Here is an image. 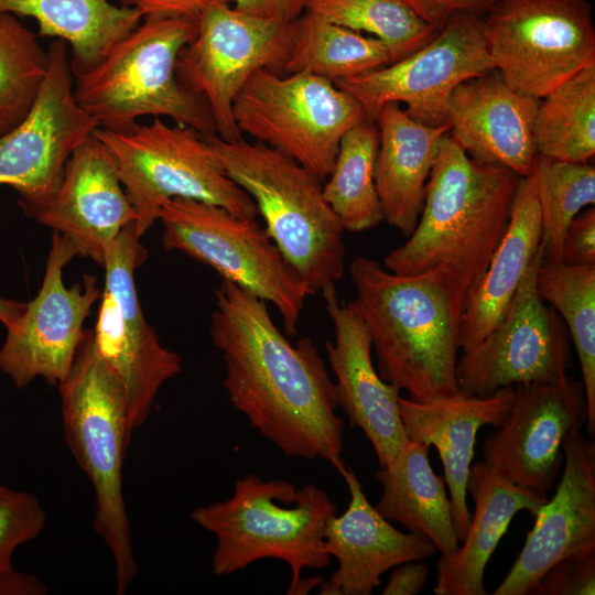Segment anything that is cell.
I'll use <instances>...</instances> for the list:
<instances>
[{
    "mask_svg": "<svg viewBox=\"0 0 595 595\" xmlns=\"http://www.w3.org/2000/svg\"><path fill=\"white\" fill-rule=\"evenodd\" d=\"M209 335L221 353L229 402L252 429L289 457L344 466L335 383L309 336L292 344L268 303L228 280L215 290Z\"/></svg>",
    "mask_w": 595,
    "mask_h": 595,
    "instance_id": "obj_1",
    "label": "cell"
},
{
    "mask_svg": "<svg viewBox=\"0 0 595 595\" xmlns=\"http://www.w3.org/2000/svg\"><path fill=\"white\" fill-rule=\"evenodd\" d=\"M520 178L508 167L473 159L446 133L418 223L382 266L402 275L439 273L463 310L506 231Z\"/></svg>",
    "mask_w": 595,
    "mask_h": 595,
    "instance_id": "obj_2",
    "label": "cell"
},
{
    "mask_svg": "<svg viewBox=\"0 0 595 595\" xmlns=\"http://www.w3.org/2000/svg\"><path fill=\"white\" fill-rule=\"evenodd\" d=\"M349 274L379 376L416 402L456 394L462 306L444 279L397 274L365 256L353 259Z\"/></svg>",
    "mask_w": 595,
    "mask_h": 595,
    "instance_id": "obj_3",
    "label": "cell"
},
{
    "mask_svg": "<svg viewBox=\"0 0 595 595\" xmlns=\"http://www.w3.org/2000/svg\"><path fill=\"white\" fill-rule=\"evenodd\" d=\"M203 137L251 197L269 236L311 294L336 288L345 273V230L324 198V181L263 143Z\"/></svg>",
    "mask_w": 595,
    "mask_h": 595,
    "instance_id": "obj_4",
    "label": "cell"
},
{
    "mask_svg": "<svg viewBox=\"0 0 595 595\" xmlns=\"http://www.w3.org/2000/svg\"><path fill=\"white\" fill-rule=\"evenodd\" d=\"M336 504L315 485L298 488L284 479L239 478L231 497L195 508L191 518L212 532L217 544L212 570L231 575L262 559H277L291 569L288 594H293L303 569H324L331 556L324 531Z\"/></svg>",
    "mask_w": 595,
    "mask_h": 595,
    "instance_id": "obj_5",
    "label": "cell"
},
{
    "mask_svg": "<svg viewBox=\"0 0 595 595\" xmlns=\"http://www.w3.org/2000/svg\"><path fill=\"white\" fill-rule=\"evenodd\" d=\"M197 32L195 20L147 17L94 67L74 75V95L99 128L128 132L143 116L215 133L206 104L176 77L181 50Z\"/></svg>",
    "mask_w": 595,
    "mask_h": 595,
    "instance_id": "obj_6",
    "label": "cell"
},
{
    "mask_svg": "<svg viewBox=\"0 0 595 595\" xmlns=\"http://www.w3.org/2000/svg\"><path fill=\"white\" fill-rule=\"evenodd\" d=\"M57 387L65 440L94 487V529L112 556L116 592L122 595L138 575L122 493V467L132 431L122 386L98 355L90 331L71 374Z\"/></svg>",
    "mask_w": 595,
    "mask_h": 595,
    "instance_id": "obj_7",
    "label": "cell"
},
{
    "mask_svg": "<svg viewBox=\"0 0 595 595\" xmlns=\"http://www.w3.org/2000/svg\"><path fill=\"white\" fill-rule=\"evenodd\" d=\"M94 136L115 163L137 214L134 229L139 237L172 198L217 205L240 217L258 215L251 197L228 176L215 150L193 128L154 118L128 132L97 128Z\"/></svg>",
    "mask_w": 595,
    "mask_h": 595,
    "instance_id": "obj_8",
    "label": "cell"
},
{
    "mask_svg": "<svg viewBox=\"0 0 595 595\" xmlns=\"http://www.w3.org/2000/svg\"><path fill=\"white\" fill-rule=\"evenodd\" d=\"M166 250L181 251L214 269L280 313L286 335L294 336L305 300L312 295L256 218L187 198L165 202L158 215Z\"/></svg>",
    "mask_w": 595,
    "mask_h": 595,
    "instance_id": "obj_9",
    "label": "cell"
},
{
    "mask_svg": "<svg viewBox=\"0 0 595 595\" xmlns=\"http://www.w3.org/2000/svg\"><path fill=\"white\" fill-rule=\"evenodd\" d=\"M240 134L289 156L325 181L343 136L366 119L360 104L333 82L261 68L232 106Z\"/></svg>",
    "mask_w": 595,
    "mask_h": 595,
    "instance_id": "obj_10",
    "label": "cell"
},
{
    "mask_svg": "<svg viewBox=\"0 0 595 595\" xmlns=\"http://www.w3.org/2000/svg\"><path fill=\"white\" fill-rule=\"evenodd\" d=\"M483 24L495 69L509 87L534 99L595 64L587 0H498Z\"/></svg>",
    "mask_w": 595,
    "mask_h": 595,
    "instance_id": "obj_11",
    "label": "cell"
},
{
    "mask_svg": "<svg viewBox=\"0 0 595 595\" xmlns=\"http://www.w3.org/2000/svg\"><path fill=\"white\" fill-rule=\"evenodd\" d=\"M134 224L108 246L105 284L93 344L122 386L133 432L148 419L162 386L182 370L183 359L163 346L147 322L134 283V270L147 257Z\"/></svg>",
    "mask_w": 595,
    "mask_h": 595,
    "instance_id": "obj_12",
    "label": "cell"
},
{
    "mask_svg": "<svg viewBox=\"0 0 595 595\" xmlns=\"http://www.w3.org/2000/svg\"><path fill=\"white\" fill-rule=\"evenodd\" d=\"M196 22V35L177 56L176 77L206 104L215 133L235 141L241 134L232 117L234 101L257 71L282 68L294 22L253 17L230 3L207 8Z\"/></svg>",
    "mask_w": 595,
    "mask_h": 595,
    "instance_id": "obj_13",
    "label": "cell"
},
{
    "mask_svg": "<svg viewBox=\"0 0 595 595\" xmlns=\"http://www.w3.org/2000/svg\"><path fill=\"white\" fill-rule=\"evenodd\" d=\"M47 56L32 106L0 137V185L18 192L21 208L31 217L57 188L74 151L100 127L75 98L67 43L54 39Z\"/></svg>",
    "mask_w": 595,
    "mask_h": 595,
    "instance_id": "obj_14",
    "label": "cell"
},
{
    "mask_svg": "<svg viewBox=\"0 0 595 595\" xmlns=\"http://www.w3.org/2000/svg\"><path fill=\"white\" fill-rule=\"evenodd\" d=\"M493 69L483 18L459 12L410 55L334 84L360 104L369 121H375L383 105L402 102L412 119L429 127H443L448 126L447 107L453 90L464 80Z\"/></svg>",
    "mask_w": 595,
    "mask_h": 595,
    "instance_id": "obj_15",
    "label": "cell"
},
{
    "mask_svg": "<svg viewBox=\"0 0 595 595\" xmlns=\"http://www.w3.org/2000/svg\"><path fill=\"white\" fill-rule=\"evenodd\" d=\"M542 260L541 246L500 322L457 358L459 392L484 397L518 383L555 381L567 375L572 365L567 329L537 290Z\"/></svg>",
    "mask_w": 595,
    "mask_h": 595,
    "instance_id": "obj_16",
    "label": "cell"
},
{
    "mask_svg": "<svg viewBox=\"0 0 595 595\" xmlns=\"http://www.w3.org/2000/svg\"><path fill=\"white\" fill-rule=\"evenodd\" d=\"M77 256L73 245L53 234L42 285L9 327L0 348V370L23 389L36 378L58 386L71 374L86 337L84 322L101 290L94 275L67 288L64 267Z\"/></svg>",
    "mask_w": 595,
    "mask_h": 595,
    "instance_id": "obj_17",
    "label": "cell"
},
{
    "mask_svg": "<svg viewBox=\"0 0 595 595\" xmlns=\"http://www.w3.org/2000/svg\"><path fill=\"white\" fill-rule=\"evenodd\" d=\"M586 418L583 383L569 375L515 385L505 420L484 442L483 462L516 486L547 496L563 466L566 435Z\"/></svg>",
    "mask_w": 595,
    "mask_h": 595,
    "instance_id": "obj_18",
    "label": "cell"
},
{
    "mask_svg": "<svg viewBox=\"0 0 595 595\" xmlns=\"http://www.w3.org/2000/svg\"><path fill=\"white\" fill-rule=\"evenodd\" d=\"M563 474L555 494L536 515L533 528L494 595H529L554 563L595 551V443L581 430L562 446Z\"/></svg>",
    "mask_w": 595,
    "mask_h": 595,
    "instance_id": "obj_19",
    "label": "cell"
},
{
    "mask_svg": "<svg viewBox=\"0 0 595 595\" xmlns=\"http://www.w3.org/2000/svg\"><path fill=\"white\" fill-rule=\"evenodd\" d=\"M322 295L334 326V340H326L325 349L338 403L350 425L370 441L380 468L388 467L409 442L399 411L400 390L379 376L369 333L353 303L339 301L336 288Z\"/></svg>",
    "mask_w": 595,
    "mask_h": 595,
    "instance_id": "obj_20",
    "label": "cell"
},
{
    "mask_svg": "<svg viewBox=\"0 0 595 595\" xmlns=\"http://www.w3.org/2000/svg\"><path fill=\"white\" fill-rule=\"evenodd\" d=\"M33 218L67 239L77 256L104 268L108 246L137 214L111 156L93 134L74 151L57 188Z\"/></svg>",
    "mask_w": 595,
    "mask_h": 595,
    "instance_id": "obj_21",
    "label": "cell"
},
{
    "mask_svg": "<svg viewBox=\"0 0 595 595\" xmlns=\"http://www.w3.org/2000/svg\"><path fill=\"white\" fill-rule=\"evenodd\" d=\"M350 499L342 516L328 519L324 549L338 561L333 575L321 583L322 595H370L390 569L408 561H423L435 553L424 536L396 529L372 506L349 466H343Z\"/></svg>",
    "mask_w": 595,
    "mask_h": 595,
    "instance_id": "obj_22",
    "label": "cell"
},
{
    "mask_svg": "<svg viewBox=\"0 0 595 595\" xmlns=\"http://www.w3.org/2000/svg\"><path fill=\"white\" fill-rule=\"evenodd\" d=\"M539 99L509 87L496 69L452 93L448 134L475 160L528 176L537 156L533 126Z\"/></svg>",
    "mask_w": 595,
    "mask_h": 595,
    "instance_id": "obj_23",
    "label": "cell"
},
{
    "mask_svg": "<svg viewBox=\"0 0 595 595\" xmlns=\"http://www.w3.org/2000/svg\"><path fill=\"white\" fill-rule=\"evenodd\" d=\"M513 398V387L484 396H454L429 402L399 398V411L410 441L434 446L444 468L450 490L457 539L467 533L472 513L467 506V480L474 458L477 433L484 425L499 426Z\"/></svg>",
    "mask_w": 595,
    "mask_h": 595,
    "instance_id": "obj_24",
    "label": "cell"
},
{
    "mask_svg": "<svg viewBox=\"0 0 595 595\" xmlns=\"http://www.w3.org/2000/svg\"><path fill=\"white\" fill-rule=\"evenodd\" d=\"M467 491L474 513L462 545L437 562L435 595H486V565L515 515L526 510L536 517L548 500L498 476L483 461L470 466Z\"/></svg>",
    "mask_w": 595,
    "mask_h": 595,
    "instance_id": "obj_25",
    "label": "cell"
},
{
    "mask_svg": "<svg viewBox=\"0 0 595 595\" xmlns=\"http://www.w3.org/2000/svg\"><path fill=\"white\" fill-rule=\"evenodd\" d=\"M375 122L379 132L375 182L383 218L408 237L418 223L425 185L450 127L423 125L396 102L383 105Z\"/></svg>",
    "mask_w": 595,
    "mask_h": 595,
    "instance_id": "obj_26",
    "label": "cell"
},
{
    "mask_svg": "<svg viewBox=\"0 0 595 595\" xmlns=\"http://www.w3.org/2000/svg\"><path fill=\"white\" fill-rule=\"evenodd\" d=\"M542 221L530 175L521 177L506 231L483 277L467 294L459 323V348L465 351L487 336L509 303L541 247Z\"/></svg>",
    "mask_w": 595,
    "mask_h": 595,
    "instance_id": "obj_27",
    "label": "cell"
},
{
    "mask_svg": "<svg viewBox=\"0 0 595 595\" xmlns=\"http://www.w3.org/2000/svg\"><path fill=\"white\" fill-rule=\"evenodd\" d=\"M430 446L410 441L400 456L376 473L382 494L375 508L388 520L429 539L442 556L459 547L444 477L433 470Z\"/></svg>",
    "mask_w": 595,
    "mask_h": 595,
    "instance_id": "obj_28",
    "label": "cell"
},
{
    "mask_svg": "<svg viewBox=\"0 0 595 595\" xmlns=\"http://www.w3.org/2000/svg\"><path fill=\"white\" fill-rule=\"evenodd\" d=\"M0 13L31 18L39 35L66 42L74 75L94 67L143 19L110 0H0Z\"/></svg>",
    "mask_w": 595,
    "mask_h": 595,
    "instance_id": "obj_29",
    "label": "cell"
},
{
    "mask_svg": "<svg viewBox=\"0 0 595 595\" xmlns=\"http://www.w3.org/2000/svg\"><path fill=\"white\" fill-rule=\"evenodd\" d=\"M392 62L391 52L382 41L305 11L294 21L292 42L282 69L316 75L334 83Z\"/></svg>",
    "mask_w": 595,
    "mask_h": 595,
    "instance_id": "obj_30",
    "label": "cell"
},
{
    "mask_svg": "<svg viewBox=\"0 0 595 595\" xmlns=\"http://www.w3.org/2000/svg\"><path fill=\"white\" fill-rule=\"evenodd\" d=\"M378 145L375 121L365 119L349 129L323 183L324 198L344 230L363 232L385 220L375 182Z\"/></svg>",
    "mask_w": 595,
    "mask_h": 595,
    "instance_id": "obj_31",
    "label": "cell"
},
{
    "mask_svg": "<svg viewBox=\"0 0 595 595\" xmlns=\"http://www.w3.org/2000/svg\"><path fill=\"white\" fill-rule=\"evenodd\" d=\"M542 300L562 318L573 339L586 398V429L595 433V264L571 266L543 258L537 273Z\"/></svg>",
    "mask_w": 595,
    "mask_h": 595,
    "instance_id": "obj_32",
    "label": "cell"
},
{
    "mask_svg": "<svg viewBox=\"0 0 595 595\" xmlns=\"http://www.w3.org/2000/svg\"><path fill=\"white\" fill-rule=\"evenodd\" d=\"M542 99L533 126L537 154L565 162H589L595 154V64Z\"/></svg>",
    "mask_w": 595,
    "mask_h": 595,
    "instance_id": "obj_33",
    "label": "cell"
},
{
    "mask_svg": "<svg viewBox=\"0 0 595 595\" xmlns=\"http://www.w3.org/2000/svg\"><path fill=\"white\" fill-rule=\"evenodd\" d=\"M541 221L543 258L562 261V244L571 221L595 204V166L537 154L531 172Z\"/></svg>",
    "mask_w": 595,
    "mask_h": 595,
    "instance_id": "obj_34",
    "label": "cell"
},
{
    "mask_svg": "<svg viewBox=\"0 0 595 595\" xmlns=\"http://www.w3.org/2000/svg\"><path fill=\"white\" fill-rule=\"evenodd\" d=\"M306 11L348 30L371 34L389 47L393 62L410 55L439 32L399 0H310Z\"/></svg>",
    "mask_w": 595,
    "mask_h": 595,
    "instance_id": "obj_35",
    "label": "cell"
},
{
    "mask_svg": "<svg viewBox=\"0 0 595 595\" xmlns=\"http://www.w3.org/2000/svg\"><path fill=\"white\" fill-rule=\"evenodd\" d=\"M47 60V50L19 17L0 13V137L29 111Z\"/></svg>",
    "mask_w": 595,
    "mask_h": 595,
    "instance_id": "obj_36",
    "label": "cell"
},
{
    "mask_svg": "<svg viewBox=\"0 0 595 595\" xmlns=\"http://www.w3.org/2000/svg\"><path fill=\"white\" fill-rule=\"evenodd\" d=\"M45 522L46 516L36 496L0 484V570L13 566L15 550L35 539Z\"/></svg>",
    "mask_w": 595,
    "mask_h": 595,
    "instance_id": "obj_37",
    "label": "cell"
},
{
    "mask_svg": "<svg viewBox=\"0 0 595 595\" xmlns=\"http://www.w3.org/2000/svg\"><path fill=\"white\" fill-rule=\"evenodd\" d=\"M595 551L565 558L540 577L529 595H594Z\"/></svg>",
    "mask_w": 595,
    "mask_h": 595,
    "instance_id": "obj_38",
    "label": "cell"
},
{
    "mask_svg": "<svg viewBox=\"0 0 595 595\" xmlns=\"http://www.w3.org/2000/svg\"><path fill=\"white\" fill-rule=\"evenodd\" d=\"M561 256L566 264H595L594 206H588L571 221L564 235Z\"/></svg>",
    "mask_w": 595,
    "mask_h": 595,
    "instance_id": "obj_39",
    "label": "cell"
},
{
    "mask_svg": "<svg viewBox=\"0 0 595 595\" xmlns=\"http://www.w3.org/2000/svg\"><path fill=\"white\" fill-rule=\"evenodd\" d=\"M430 26L440 31L456 13L486 14L498 0H399Z\"/></svg>",
    "mask_w": 595,
    "mask_h": 595,
    "instance_id": "obj_40",
    "label": "cell"
},
{
    "mask_svg": "<svg viewBox=\"0 0 595 595\" xmlns=\"http://www.w3.org/2000/svg\"><path fill=\"white\" fill-rule=\"evenodd\" d=\"M120 4L137 9L142 18L182 17L197 21L209 7L232 0H119Z\"/></svg>",
    "mask_w": 595,
    "mask_h": 595,
    "instance_id": "obj_41",
    "label": "cell"
},
{
    "mask_svg": "<svg viewBox=\"0 0 595 595\" xmlns=\"http://www.w3.org/2000/svg\"><path fill=\"white\" fill-rule=\"evenodd\" d=\"M310 0H232L234 7L247 14L291 23L305 11Z\"/></svg>",
    "mask_w": 595,
    "mask_h": 595,
    "instance_id": "obj_42",
    "label": "cell"
},
{
    "mask_svg": "<svg viewBox=\"0 0 595 595\" xmlns=\"http://www.w3.org/2000/svg\"><path fill=\"white\" fill-rule=\"evenodd\" d=\"M388 583L382 589L383 595H416L424 587L430 571L421 561H408L396 566Z\"/></svg>",
    "mask_w": 595,
    "mask_h": 595,
    "instance_id": "obj_43",
    "label": "cell"
},
{
    "mask_svg": "<svg viewBox=\"0 0 595 595\" xmlns=\"http://www.w3.org/2000/svg\"><path fill=\"white\" fill-rule=\"evenodd\" d=\"M47 586L39 577L17 571L0 570V595H45Z\"/></svg>",
    "mask_w": 595,
    "mask_h": 595,
    "instance_id": "obj_44",
    "label": "cell"
},
{
    "mask_svg": "<svg viewBox=\"0 0 595 595\" xmlns=\"http://www.w3.org/2000/svg\"><path fill=\"white\" fill-rule=\"evenodd\" d=\"M25 304L0 298V322L6 327L12 325L23 313Z\"/></svg>",
    "mask_w": 595,
    "mask_h": 595,
    "instance_id": "obj_45",
    "label": "cell"
}]
</instances>
